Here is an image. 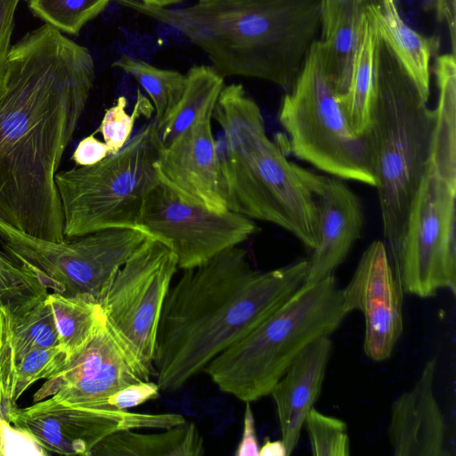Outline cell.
Listing matches in <instances>:
<instances>
[{"label":"cell","instance_id":"obj_8","mask_svg":"<svg viewBox=\"0 0 456 456\" xmlns=\"http://www.w3.org/2000/svg\"><path fill=\"white\" fill-rule=\"evenodd\" d=\"M319 41L296 86L281 100L279 122L297 159L328 175L375 187L365 135L355 134L348 126L325 71Z\"/></svg>","mask_w":456,"mask_h":456},{"label":"cell","instance_id":"obj_37","mask_svg":"<svg viewBox=\"0 0 456 456\" xmlns=\"http://www.w3.org/2000/svg\"><path fill=\"white\" fill-rule=\"evenodd\" d=\"M20 0H0V97L3 92L7 60L12 47L15 15Z\"/></svg>","mask_w":456,"mask_h":456},{"label":"cell","instance_id":"obj_29","mask_svg":"<svg viewBox=\"0 0 456 456\" xmlns=\"http://www.w3.org/2000/svg\"><path fill=\"white\" fill-rule=\"evenodd\" d=\"M48 294L32 272L0 251V303L12 316L28 309Z\"/></svg>","mask_w":456,"mask_h":456},{"label":"cell","instance_id":"obj_44","mask_svg":"<svg viewBox=\"0 0 456 456\" xmlns=\"http://www.w3.org/2000/svg\"><path fill=\"white\" fill-rule=\"evenodd\" d=\"M200 1H204V2H208V1L221 2V1H240V0H200Z\"/></svg>","mask_w":456,"mask_h":456},{"label":"cell","instance_id":"obj_21","mask_svg":"<svg viewBox=\"0 0 456 456\" xmlns=\"http://www.w3.org/2000/svg\"><path fill=\"white\" fill-rule=\"evenodd\" d=\"M438 88L430 162L436 174L456 191V63L455 54L438 55L435 61Z\"/></svg>","mask_w":456,"mask_h":456},{"label":"cell","instance_id":"obj_11","mask_svg":"<svg viewBox=\"0 0 456 456\" xmlns=\"http://www.w3.org/2000/svg\"><path fill=\"white\" fill-rule=\"evenodd\" d=\"M177 269L173 250L149 236L118 269L100 304L109 326L152 374L161 310Z\"/></svg>","mask_w":456,"mask_h":456},{"label":"cell","instance_id":"obj_10","mask_svg":"<svg viewBox=\"0 0 456 456\" xmlns=\"http://www.w3.org/2000/svg\"><path fill=\"white\" fill-rule=\"evenodd\" d=\"M456 191L429 162L392 268L403 293L426 298L456 293Z\"/></svg>","mask_w":456,"mask_h":456},{"label":"cell","instance_id":"obj_35","mask_svg":"<svg viewBox=\"0 0 456 456\" xmlns=\"http://www.w3.org/2000/svg\"><path fill=\"white\" fill-rule=\"evenodd\" d=\"M46 455L48 452L27 430L0 417V455Z\"/></svg>","mask_w":456,"mask_h":456},{"label":"cell","instance_id":"obj_24","mask_svg":"<svg viewBox=\"0 0 456 456\" xmlns=\"http://www.w3.org/2000/svg\"><path fill=\"white\" fill-rule=\"evenodd\" d=\"M224 86V77L211 66H191L179 102L158 129L161 147L171 143L201 117L212 116Z\"/></svg>","mask_w":456,"mask_h":456},{"label":"cell","instance_id":"obj_9","mask_svg":"<svg viewBox=\"0 0 456 456\" xmlns=\"http://www.w3.org/2000/svg\"><path fill=\"white\" fill-rule=\"evenodd\" d=\"M149 236L141 228H110L54 241L0 220L5 253L32 272L47 290L99 304L118 269Z\"/></svg>","mask_w":456,"mask_h":456},{"label":"cell","instance_id":"obj_23","mask_svg":"<svg viewBox=\"0 0 456 456\" xmlns=\"http://www.w3.org/2000/svg\"><path fill=\"white\" fill-rule=\"evenodd\" d=\"M379 32L367 11L362 17L354 54L350 80L338 97L353 133L363 135L370 122L374 94V69Z\"/></svg>","mask_w":456,"mask_h":456},{"label":"cell","instance_id":"obj_39","mask_svg":"<svg viewBox=\"0 0 456 456\" xmlns=\"http://www.w3.org/2000/svg\"><path fill=\"white\" fill-rule=\"evenodd\" d=\"M240 441L234 452L235 456H258L259 444L256 433L255 417L251 403L246 402Z\"/></svg>","mask_w":456,"mask_h":456},{"label":"cell","instance_id":"obj_30","mask_svg":"<svg viewBox=\"0 0 456 456\" xmlns=\"http://www.w3.org/2000/svg\"><path fill=\"white\" fill-rule=\"evenodd\" d=\"M6 419L27 430L46 452L81 455L77 442L63 423L52 414L32 412L16 406L8 413Z\"/></svg>","mask_w":456,"mask_h":456},{"label":"cell","instance_id":"obj_16","mask_svg":"<svg viewBox=\"0 0 456 456\" xmlns=\"http://www.w3.org/2000/svg\"><path fill=\"white\" fill-rule=\"evenodd\" d=\"M211 115L201 117L167 146L161 147L159 179L183 197L215 212L228 209L217 141Z\"/></svg>","mask_w":456,"mask_h":456},{"label":"cell","instance_id":"obj_6","mask_svg":"<svg viewBox=\"0 0 456 456\" xmlns=\"http://www.w3.org/2000/svg\"><path fill=\"white\" fill-rule=\"evenodd\" d=\"M349 314L334 275L303 284L246 336L212 359L205 371L223 393L241 402L271 394L313 341L330 336Z\"/></svg>","mask_w":456,"mask_h":456},{"label":"cell","instance_id":"obj_26","mask_svg":"<svg viewBox=\"0 0 456 456\" xmlns=\"http://www.w3.org/2000/svg\"><path fill=\"white\" fill-rule=\"evenodd\" d=\"M58 333V344L68 358L92 338L104 318L101 305L91 299L49 293L47 297Z\"/></svg>","mask_w":456,"mask_h":456},{"label":"cell","instance_id":"obj_4","mask_svg":"<svg viewBox=\"0 0 456 456\" xmlns=\"http://www.w3.org/2000/svg\"><path fill=\"white\" fill-rule=\"evenodd\" d=\"M212 118L223 132L217 147L228 209L276 224L313 250L319 241L314 199L294 162L267 136L257 103L242 85L230 84Z\"/></svg>","mask_w":456,"mask_h":456},{"label":"cell","instance_id":"obj_38","mask_svg":"<svg viewBox=\"0 0 456 456\" xmlns=\"http://www.w3.org/2000/svg\"><path fill=\"white\" fill-rule=\"evenodd\" d=\"M110 155V150L104 142L94 136V133L83 138L71 157L76 166H91L102 161Z\"/></svg>","mask_w":456,"mask_h":456},{"label":"cell","instance_id":"obj_3","mask_svg":"<svg viewBox=\"0 0 456 456\" xmlns=\"http://www.w3.org/2000/svg\"><path fill=\"white\" fill-rule=\"evenodd\" d=\"M117 3L178 31L223 77L259 79L286 93L322 31V0H199L180 8Z\"/></svg>","mask_w":456,"mask_h":456},{"label":"cell","instance_id":"obj_34","mask_svg":"<svg viewBox=\"0 0 456 456\" xmlns=\"http://www.w3.org/2000/svg\"><path fill=\"white\" fill-rule=\"evenodd\" d=\"M15 379L12 319L9 309L0 303V417L5 419L16 407L12 399Z\"/></svg>","mask_w":456,"mask_h":456},{"label":"cell","instance_id":"obj_36","mask_svg":"<svg viewBox=\"0 0 456 456\" xmlns=\"http://www.w3.org/2000/svg\"><path fill=\"white\" fill-rule=\"evenodd\" d=\"M160 388L157 383L142 380L128 385L111 395L106 401L109 409L126 411L159 397Z\"/></svg>","mask_w":456,"mask_h":456},{"label":"cell","instance_id":"obj_32","mask_svg":"<svg viewBox=\"0 0 456 456\" xmlns=\"http://www.w3.org/2000/svg\"><path fill=\"white\" fill-rule=\"evenodd\" d=\"M304 428L313 455H350V438L344 420L323 414L313 407L305 418Z\"/></svg>","mask_w":456,"mask_h":456},{"label":"cell","instance_id":"obj_33","mask_svg":"<svg viewBox=\"0 0 456 456\" xmlns=\"http://www.w3.org/2000/svg\"><path fill=\"white\" fill-rule=\"evenodd\" d=\"M67 354L58 345L40 348L26 354L16 363V379L13 389V403L35 382L48 379L56 374L66 363Z\"/></svg>","mask_w":456,"mask_h":456},{"label":"cell","instance_id":"obj_5","mask_svg":"<svg viewBox=\"0 0 456 456\" xmlns=\"http://www.w3.org/2000/svg\"><path fill=\"white\" fill-rule=\"evenodd\" d=\"M435 118V110L428 107L379 35L370 122L364 135L392 260L402 246L412 204L430 162Z\"/></svg>","mask_w":456,"mask_h":456},{"label":"cell","instance_id":"obj_43","mask_svg":"<svg viewBox=\"0 0 456 456\" xmlns=\"http://www.w3.org/2000/svg\"><path fill=\"white\" fill-rule=\"evenodd\" d=\"M449 5L452 15L455 16L456 0H449Z\"/></svg>","mask_w":456,"mask_h":456},{"label":"cell","instance_id":"obj_14","mask_svg":"<svg viewBox=\"0 0 456 456\" xmlns=\"http://www.w3.org/2000/svg\"><path fill=\"white\" fill-rule=\"evenodd\" d=\"M341 294L348 314L356 310L364 317L366 356L374 362L387 360L403 330V292L382 241L374 240L365 248Z\"/></svg>","mask_w":456,"mask_h":456},{"label":"cell","instance_id":"obj_31","mask_svg":"<svg viewBox=\"0 0 456 456\" xmlns=\"http://www.w3.org/2000/svg\"><path fill=\"white\" fill-rule=\"evenodd\" d=\"M127 103L125 96H119L116 103L105 110L97 129L109 147L110 155L119 151L130 140L136 119L151 118L154 111L151 102L140 90L136 93L132 114L126 112Z\"/></svg>","mask_w":456,"mask_h":456},{"label":"cell","instance_id":"obj_18","mask_svg":"<svg viewBox=\"0 0 456 456\" xmlns=\"http://www.w3.org/2000/svg\"><path fill=\"white\" fill-rule=\"evenodd\" d=\"M332 348L330 336L316 338L291 362L270 394L287 456L296 449L305 418L319 398Z\"/></svg>","mask_w":456,"mask_h":456},{"label":"cell","instance_id":"obj_41","mask_svg":"<svg viewBox=\"0 0 456 456\" xmlns=\"http://www.w3.org/2000/svg\"><path fill=\"white\" fill-rule=\"evenodd\" d=\"M342 0H322V29L328 25Z\"/></svg>","mask_w":456,"mask_h":456},{"label":"cell","instance_id":"obj_1","mask_svg":"<svg viewBox=\"0 0 456 456\" xmlns=\"http://www.w3.org/2000/svg\"><path fill=\"white\" fill-rule=\"evenodd\" d=\"M95 79L89 50L43 24L11 47L0 97V220L65 239L55 177Z\"/></svg>","mask_w":456,"mask_h":456},{"label":"cell","instance_id":"obj_2","mask_svg":"<svg viewBox=\"0 0 456 456\" xmlns=\"http://www.w3.org/2000/svg\"><path fill=\"white\" fill-rule=\"evenodd\" d=\"M307 269L300 259L259 272L235 246L183 270L158 327L153 367L160 390L181 388L255 329L304 284Z\"/></svg>","mask_w":456,"mask_h":456},{"label":"cell","instance_id":"obj_22","mask_svg":"<svg viewBox=\"0 0 456 456\" xmlns=\"http://www.w3.org/2000/svg\"><path fill=\"white\" fill-rule=\"evenodd\" d=\"M372 0H342L319 41L325 71L338 97L348 87L360 27Z\"/></svg>","mask_w":456,"mask_h":456},{"label":"cell","instance_id":"obj_15","mask_svg":"<svg viewBox=\"0 0 456 456\" xmlns=\"http://www.w3.org/2000/svg\"><path fill=\"white\" fill-rule=\"evenodd\" d=\"M298 176L310 190L317 208L319 241L312 250L304 284L333 275L344 262L363 226L362 206L358 196L338 177L318 175L296 163Z\"/></svg>","mask_w":456,"mask_h":456},{"label":"cell","instance_id":"obj_28","mask_svg":"<svg viewBox=\"0 0 456 456\" xmlns=\"http://www.w3.org/2000/svg\"><path fill=\"white\" fill-rule=\"evenodd\" d=\"M111 0H28L32 14L61 33L77 36Z\"/></svg>","mask_w":456,"mask_h":456},{"label":"cell","instance_id":"obj_13","mask_svg":"<svg viewBox=\"0 0 456 456\" xmlns=\"http://www.w3.org/2000/svg\"><path fill=\"white\" fill-rule=\"evenodd\" d=\"M152 373L114 333L105 317L89 341L45 381L33 403L86 408H107V399L121 388Z\"/></svg>","mask_w":456,"mask_h":456},{"label":"cell","instance_id":"obj_7","mask_svg":"<svg viewBox=\"0 0 456 456\" xmlns=\"http://www.w3.org/2000/svg\"><path fill=\"white\" fill-rule=\"evenodd\" d=\"M161 144L153 123L117 153L57 173L66 240L110 228H140L145 200L160 182Z\"/></svg>","mask_w":456,"mask_h":456},{"label":"cell","instance_id":"obj_25","mask_svg":"<svg viewBox=\"0 0 456 456\" xmlns=\"http://www.w3.org/2000/svg\"><path fill=\"white\" fill-rule=\"evenodd\" d=\"M111 66L132 77L148 94L155 112L153 124L159 129L179 102L186 86V74L127 55L120 56Z\"/></svg>","mask_w":456,"mask_h":456},{"label":"cell","instance_id":"obj_27","mask_svg":"<svg viewBox=\"0 0 456 456\" xmlns=\"http://www.w3.org/2000/svg\"><path fill=\"white\" fill-rule=\"evenodd\" d=\"M47 297L24 312L12 316L16 363L34 350L59 345L53 314Z\"/></svg>","mask_w":456,"mask_h":456},{"label":"cell","instance_id":"obj_12","mask_svg":"<svg viewBox=\"0 0 456 456\" xmlns=\"http://www.w3.org/2000/svg\"><path fill=\"white\" fill-rule=\"evenodd\" d=\"M140 228L166 243L182 270L239 246L258 229L252 219L231 210L212 211L162 180L145 200Z\"/></svg>","mask_w":456,"mask_h":456},{"label":"cell","instance_id":"obj_20","mask_svg":"<svg viewBox=\"0 0 456 456\" xmlns=\"http://www.w3.org/2000/svg\"><path fill=\"white\" fill-rule=\"evenodd\" d=\"M204 440L192 421L160 432L133 430L112 433L98 443L90 456H201Z\"/></svg>","mask_w":456,"mask_h":456},{"label":"cell","instance_id":"obj_42","mask_svg":"<svg viewBox=\"0 0 456 456\" xmlns=\"http://www.w3.org/2000/svg\"><path fill=\"white\" fill-rule=\"evenodd\" d=\"M139 2L154 7H173L184 0H138Z\"/></svg>","mask_w":456,"mask_h":456},{"label":"cell","instance_id":"obj_19","mask_svg":"<svg viewBox=\"0 0 456 456\" xmlns=\"http://www.w3.org/2000/svg\"><path fill=\"white\" fill-rule=\"evenodd\" d=\"M366 11L379 37L411 77L423 99L428 102L430 64L439 49V38L424 37L411 28L400 14L395 0H372Z\"/></svg>","mask_w":456,"mask_h":456},{"label":"cell","instance_id":"obj_40","mask_svg":"<svg viewBox=\"0 0 456 456\" xmlns=\"http://www.w3.org/2000/svg\"><path fill=\"white\" fill-rule=\"evenodd\" d=\"M258 456H287V451L282 440L265 439L260 446Z\"/></svg>","mask_w":456,"mask_h":456},{"label":"cell","instance_id":"obj_17","mask_svg":"<svg viewBox=\"0 0 456 456\" xmlns=\"http://www.w3.org/2000/svg\"><path fill=\"white\" fill-rule=\"evenodd\" d=\"M437 358L429 359L414 385L392 403L388 439L395 456H446V426L434 393Z\"/></svg>","mask_w":456,"mask_h":456}]
</instances>
